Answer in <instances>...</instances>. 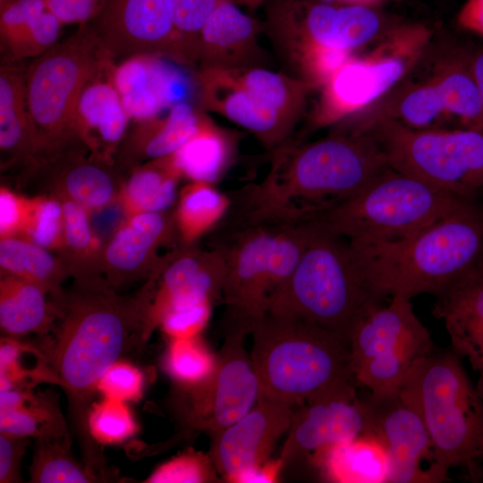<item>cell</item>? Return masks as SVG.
<instances>
[{
	"label": "cell",
	"instance_id": "obj_1",
	"mask_svg": "<svg viewBox=\"0 0 483 483\" xmlns=\"http://www.w3.org/2000/svg\"><path fill=\"white\" fill-rule=\"evenodd\" d=\"M152 295L149 280L136 292L121 295L100 275L74 279L54 301L59 325L48 360L55 384L66 394L70 429L88 468L106 460L88 428L97 383L114 362L140 351L151 336Z\"/></svg>",
	"mask_w": 483,
	"mask_h": 483
},
{
	"label": "cell",
	"instance_id": "obj_2",
	"mask_svg": "<svg viewBox=\"0 0 483 483\" xmlns=\"http://www.w3.org/2000/svg\"><path fill=\"white\" fill-rule=\"evenodd\" d=\"M267 175L234 192L225 219L298 225L352 197L388 167L365 131L337 132L305 145L283 143Z\"/></svg>",
	"mask_w": 483,
	"mask_h": 483
},
{
	"label": "cell",
	"instance_id": "obj_3",
	"mask_svg": "<svg viewBox=\"0 0 483 483\" xmlns=\"http://www.w3.org/2000/svg\"><path fill=\"white\" fill-rule=\"evenodd\" d=\"M306 227L300 259L269 311L299 318L350 341L361 320L389 296L348 239L316 220L306 222Z\"/></svg>",
	"mask_w": 483,
	"mask_h": 483
},
{
	"label": "cell",
	"instance_id": "obj_4",
	"mask_svg": "<svg viewBox=\"0 0 483 483\" xmlns=\"http://www.w3.org/2000/svg\"><path fill=\"white\" fill-rule=\"evenodd\" d=\"M210 248L223 257V337L245 338L267 314L293 272L307 234L306 223L233 224L221 221Z\"/></svg>",
	"mask_w": 483,
	"mask_h": 483
},
{
	"label": "cell",
	"instance_id": "obj_5",
	"mask_svg": "<svg viewBox=\"0 0 483 483\" xmlns=\"http://www.w3.org/2000/svg\"><path fill=\"white\" fill-rule=\"evenodd\" d=\"M419 412L432 445L428 471L433 483L448 482L449 470L481 482L483 396L451 348L420 360L401 389Z\"/></svg>",
	"mask_w": 483,
	"mask_h": 483
},
{
	"label": "cell",
	"instance_id": "obj_6",
	"mask_svg": "<svg viewBox=\"0 0 483 483\" xmlns=\"http://www.w3.org/2000/svg\"><path fill=\"white\" fill-rule=\"evenodd\" d=\"M250 335L259 395L296 406L356 383L351 370L350 341L337 334L269 311Z\"/></svg>",
	"mask_w": 483,
	"mask_h": 483
},
{
	"label": "cell",
	"instance_id": "obj_7",
	"mask_svg": "<svg viewBox=\"0 0 483 483\" xmlns=\"http://www.w3.org/2000/svg\"><path fill=\"white\" fill-rule=\"evenodd\" d=\"M357 250L390 298L436 296L483 265V208L467 199L407 239Z\"/></svg>",
	"mask_w": 483,
	"mask_h": 483
},
{
	"label": "cell",
	"instance_id": "obj_8",
	"mask_svg": "<svg viewBox=\"0 0 483 483\" xmlns=\"http://www.w3.org/2000/svg\"><path fill=\"white\" fill-rule=\"evenodd\" d=\"M115 64L89 22L30 64L26 94L40 145L39 162L83 144L75 130L80 97Z\"/></svg>",
	"mask_w": 483,
	"mask_h": 483
},
{
	"label": "cell",
	"instance_id": "obj_9",
	"mask_svg": "<svg viewBox=\"0 0 483 483\" xmlns=\"http://www.w3.org/2000/svg\"><path fill=\"white\" fill-rule=\"evenodd\" d=\"M467 199L388 166L314 220L361 250L407 239Z\"/></svg>",
	"mask_w": 483,
	"mask_h": 483
},
{
	"label": "cell",
	"instance_id": "obj_10",
	"mask_svg": "<svg viewBox=\"0 0 483 483\" xmlns=\"http://www.w3.org/2000/svg\"><path fill=\"white\" fill-rule=\"evenodd\" d=\"M388 166L440 191L472 199L483 189V130H417L390 119L366 122Z\"/></svg>",
	"mask_w": 483,
	"mask_h": 483
},
{
	"label": "cell",
	"instance_id": "obj_11",
	"mask_svg": "<svg viewBox=\"0 0 483 483\" xmlns=\"http://www.w3.org/2000/svg\"><path fill=\"white\" fill-rule=\"evenodd\" d=\"M436 350L411 300L391 297L369 314L350 337L351 370L371 394L401 390L418 363Z\"/></svg>",
	"mask_w": 483,
	"mask_h": 483
},
{
	"label": "cell",
	"instance_id": "obj_12",
	"mask_svg": "<svg viewBox=\"0 0 483 483\" xmlns=\"http://www.w3.org/2000/svg\"><path fill=\"white\" fill-rule=\"evenodd\" d=\"M243 341L225 337L210 378L192 388H175V410L185 429L211 435L233 424L256 404L259 386Z\"/></svg>",
	"mask_w": 483,
	"mask_h": 483
},
{
	"label": "cell",
	"instance_id": "obj_13",
	"mask_svg": "<svg viewBox=\"0 0 483 483\" xmlns=\"http://www.w3.org/2000/svg\"><path fill=\"white\" fill-rule=\"evenodd\" d=\"M443 115L457 117L466 128L483 130V105L470 56L455 60L428 82L406 89L367 122L390 119L422 130Z\"/></svg>",
	"mask_w": 483,
	"mask_h": 483
},
{
	"label": "cell",
	"instance_id": "obj_14",
	"mask_svg": "<svg viewBox=\"0 0 483 483\" xmlns=\"http://www.w3.org/2000/svg\"><path fill=\"white\" fill-rule=\"evenodd\" d=\"M89 23L115 64L138 55L182 63L166 0H106Z\"/></svg>",
	"mask_w": 483,
	"mask_h": 483
},
{
	"label": "cell",
	"instance_id": "obj_15",
	"mask_svg": "<svg viewBox=\"0 0 483 483\" xmlns=\"http://www.w3.org/2000/svg\"><path fill=\"white\" fill-rule=\"evenodd\" d=\"M358 386L343 385L294 406L279 456L284 465L368 432V408Z\"/></svg>",
	"mask_w": 483,
	"mask_h": 483
},
{
	"label": "cell",
	"instance_id": "obj_16",
	"mask_svg": "<svg viewBox=\"0 0 483 483\" xmlns=\"http://www.w3.org/2000/svg\"><path fill=\"white\" fill-rule=\"evenodd\" d=\"M368 432L384 445L389 461L388 483H433L424 460L432 461V445L426 425L402 390L369 393L365 398Z\"/></svg>",
	"mask_w": 483,
	"mask_h": 483
},
{
	"label": "cell",
	"instance_id": "obj_17",
	"mask_svg": "<svg viewBox=\"0 0 483 483\" xmlns=\"http://www.w3.org/2000/svg\"><path fill=\"white\" fill-rule=\"evenodd\" d=\"M274 22L289 38H304L303 52L326 48L350 53L373 39L380 28L378 16L368 7L307 5L301 0H277Z\"/></svg>",
	"mask_w": 483,
	"mask_h": 483
},
{
	"label": "cell",
	"instance_id": "obj_18",
	"mask_svg": "<svg viewBox=\"0 0 483 483\" xmlns=\"http://www.w3.org/2000/svg\"><path fill=\"white\" fill-rule=\"evenodd\" d=\"M294 406L258 395L256 404L229 427L209 435V455L229 482L267 462L278 439L287 433Z\"/></svg>",
	"mask_w": 483,
	"mask_h": 483
},
{
	"label": "cell",
	"instance_id": "obj_19",
	"mask_svg": "<svg viewBox=\"0 0 483 483\" xmlns=\"http://www.w3.org/2000/svg\"><path fill=\"white\" fill-rule=\"evenodd\" d=\"M225 265L221 252L202 249L196 243H178L161 258L154 274L153 296L148 314V331L158 327L163 315L180 302L208 300L222 303Z\"/></svg>",
	"mask_w": 483,
	"mask_h": 483
},
{
	"label": "cell",
	"instance_id": "obj_20",
	"mask_svg": "<svg viewBox=\"0 0 483 483\" xmlns=\"http://www.w3.org/2000/svg\"><path fill=\"white\" fill-rule=\"evenodd\" d=\"M179 242L173 212H149L124 217L104 245L100 272L116 289L148 280L157 268L158 249Z\"/></svg>",
	"mask_w": 483,
	"mask_h": 483
},
{
	"label": "cell",
	"instance_id": "obj_21",
	"mask_svg": "<svg viewBox=\"0 0 483 483\" xmlns=\"http://www.w3.org/2000/svg\"><path fill=\"white\" fill-rule=\"evenodd\" d=\"M403 54L369 59L350 57L324 82L314 125L330 124L383 97L409 67L410 59Z\"/></svg>",
	"mask_w": 483,
	"mask_h": 483
},
{
	"label": "cell",
	"instance_id": "obj_22",
	"mask_svg": "<svg viewBox=\"0 0 483 483\" xmlns=\"http://www.w3.org/2000/svg\"><path fill=\"white\" fill-rule=\"evenodd\" d=\"M164 58L138 55L114 66L111 79L130 119H153L164 109L186 102L190 80Z\"/></svg>",
	"mask_w": 483,
	"mask_h": 483
},
{
	"label": "cell",
	"instance_id": "obj_23",
	"mask_svg": "<svg viewBox=\"0 0 483 483\" xmlns=\"http://www.w3.org/2000/svg\"><path fill=\"white\" fill-rule=\"evenodd\" d=\"M87 153L83 144L72 147L42 161L29 176L46 177L48 195L72 200L90 213L103 209L117 200L124 180L114 164Z\"/></svg>",
	"mask_w": 483,
	"mask_h": 483
},
{
	"label": "cell",
	"instance_id": "obj_24",
	"mask_svg": "<svg viewBox=\"0 0 483 483\" xmlns=\"http://www.w3.org/2000/svg\"><path fill=\"white\" fill-rule=\"evenodd\" d=\"M435 297L433 315L444 322L451 349L478 374L476 386L483 396V265Z\"/></svg>",
	"mask_w": 483,
	"mask_h": 483
},
{
	"label": "cell",
	"instance_id": "obj_25",
	"mask_svg": "<svg viewBox=\"0 0 483 483\" xmlns=\"http://www.w3.org/2000/svg\"><path fill=\"white\" fill-rule=\"evenodd\" d=\"M200 77L205 103L255 134L269 148L286 141L294 124L244 88L233 71L207 68Z\"/></svg>",
	"mask_w": 483,
	"mask_h": 483
},
{
	"label": "cell",
	"instance_id": "obj_26",
	"mask_svg": "<svg viewBox=\"0 0 483 483\" xmlns=\"http://www.w3.org/2000/svg\"><path fill=\"white\" fill-rule=\"evenodd\" d=\"M25 72L16 63L0 69L1 169L22 168L30 174L38 164L40 145L26 94Z\"/></svg>",
	"mask_w": 483,
	"mask_h": 483
},
{
	"label": "cell",
	"instance_id": "obj_27",
	"mask_svg": "<svg viewBox=\"0 0 483 483\" xmlns=\"http://www.w3.org/2000/svg\"><path fill=\"white\" fill-rule=\"evenodd\" d=\"M112 70L82 92L76 108L75 130L91 156L114 164L130 117L112 81Z\"/></svg>",
	"mask_w": 483,
	"mask_h": 483
},
{
	"label": "cell",
	"instance_id": "obj_28",
	"mask_svg": "<svg viewBox=\"0 0 483 483\" xmlns=\"http://www.w3.org/2000/svg\"><path fill=\"white\" fill-rule=\"evenodd\" d=\"M205 120L188 102H180L164 118L138 122L118 147L114 165L121 173H130L147 161L170 156L199 131Z\"/></svg>",
	"mask_w": 483,
	"mask_h": 483
},
{
	"label": "cell",
	"instance_id": "obj_29",
	"mask_svg": "<svg viewBox=\"0 0 483 483\" xmlns=\"http://www.w3.org/2000/svg\"><path fill=\"white\" fill-rule=\"evenodd\" d=\"M320 478L334 483H388L389 461L382 442L366 432L322 448L311 456Z\"/></svg>",
	"mask_w": 483,
	"mask_h": 483
},
{
	"label": "cell",
	"instance_id": "obj_30",
	"mask_svg": "<svg viewBox=\"0 0 483 483\" xmlns=\"http://www.w3.org/2000/svg\"><path fill=\"white\" fill-rule=\"evenodd\" d=\"M48 292L38 284L1 273L0 326L11 338L30 334L44 335L57 319V309Z\"/></svg>",
	"mask_w": 483,
	"mask_h": 483
},
{
	"label": "cell",
	"instance_id": "obj_31",
	"mask_svg": "<svg viewBox=\"0 0 483 483\" xmlns=\"http://www.w3.org/2000/svg\"><path fill=\"white\" fill-rule=\"evenodd\" d=\"M129 174L116 200L124 217L166 211L175 204L182 175L172 155L147 161Z\"/></svg>",
	"mask_w": 483,
	"mask_h": 483
},
{
	"label": "cell",
	"instance_id": "obj_32",
	"mask_svg": "<svg viewBox=\"0 0 483 483\" xmlns=\"http://www.w3.org/2000/svg\"><path fill=\"white\" fill-rule=\"evenodd\" d=\"M258 27L257 21L233 1L218 0L200 32L199 61L203 69L216 68L219 61H224V65L233 54L250 47Z\"/></svg>",
	"mask_w": 483,
	"mask_h": 483
},
{
	"label": "cell",
	"instance_id": "obj_33",
	"mask_svg": "<svg viewBox=\"0 0 483 483\" xmlns=\"http://www.w3.org/2000/svg\"><path fill=\"white\" fill-rule=\"evenodd\" d=\"M231 204V197L216 185L190 181L179 191L173 211L180 243H196L213 231L228 213Z\"/></svg>",
	"mask_w": 483,
	"mask_h": 483
},
{
	"label": "cell",
	"instance_id": "obj_34",
	"mask_svg": "<svg viewBox=\"0 0 483 483\" xmlns=\"http://www.w3.org/2000/svg\"><path fill=\"white\" fill-rule=\"evenodd\" d=\"M234 147L227 133L206 119L199 131L172 157L182 178L216 185L233 157Z\"/></svg>",
	"mask_w": 483,
	"mask_h": 483
},
{
	"label": "cell",
	"instance_id": "obj_35",
	"mask_svg": "<svg viewBox=\"0 0 483 483\" xmlns=\"http://www.w3.org/2000/svg\"><path fill=\"white\" fill-rule=\"evenodd\" d=\"M0 433L19 437L72 440V432L53 391L28 390L14 405L0 409Z\"/></svg>",
	"mask_w": 483,
	"mask_h": 483
},
{
	"label": "cell",
	"instance_id": "obj_36",
	"mask_svg": "<svg viewBox=\"0 0 483 483\" xmlns=\"http://www.w3.org/2000/svg\"><path fill=\"white\" fill-rule=\"evenodd\" d=\"M50 251L22 237L0 239L1 273L35 283L56 301L64 291L62 284L69 274L59 257Z\"/></svg>",
	"mask_w": 483,
	"mask_h": 483
},
{
	"label": "cell",
	"instance_id": "obj_37",
	"mask_svg": "<svg viewBox=\"0 0 483 483\" xmlns=\"http://www.w3.org/2000/svg\"><path fill=\"white\" fill-rule=\"evenodd\" d=\"M59 199L64 215V248L59 258L74 279L100 275L104 244L91 225L90 212L72 200Z\"/></svg>",
	"mask_w": 483,
	"mask_h": 483
},
{
	"label": "cell",
	"instance_id": "obj_38",
	"mask_svg": "<svg viewBox=\"0 0 483 483\" xmlns=\"http://www.w3.org/2000/svg\"><path fill=\"white\" fill-rule=\"evenodd\" d=\"M217 354L201 335L168 339L163 369L175 388L189 389L207 381L216 370Z\"/></svg>",
	"mask_w": 483,
	"mask_h": 483
},
{
	"label": "cell",
	"instance_id": "obj_39",
	"mask_svg": "<svg viewBox=\"0 0 483 483\" xmlns=\"http://www.w3.org/2000/svg\"><path fill=\"white\" fill-rule=\"evenodd\" d=\"M30 470L32 483H96L105 480L73 458L72 440L38 437Z\"/></svg>",
	"mask_w": 483,
	"mask_h": 483
},
{
	"label": "cell",
	"instance_id": "obj_40",
	"mask_svg": "<svg viewBox=\"0 0 483 483\" xmlns=\"http://www.w3.org/2000/svg\"><path fill=\"white\" fill-rule=\"evenodd\" d=\"M182 64L199 61L200 32L218 0H166Z\"/></svg>",
	"mask_w": 483,
	"mask_h": 483
},
{
	"label": "cell",
	"instance_id": "obj_41",
	"mask_svg": "<svg viewBox=\"0 0 483 483\" xmlns=\"http://www.w3.org/2000/svg\"><path fill=\"white\" fill-rule=\"evenodd\" d=\"M20 237L49 250L61 251L64 239V215L62 201L52 195L30 198V208Z\"/></svg>",
	"mask_w": 483,
	"mask_h": 483
},
{
	"label": "cell",
	"instance_id": "obj_42",
	"mask_svg": "<svg viewBox=\"0 0 483 483\" xmlns=\"http://www.w3.org/2000/svg\"><path fill=\"white\" fill-rule=\"evenodd\" d=\"M88 428L92 439L99 445L122 444L138 431L128 403L105 397L92 403Z\"/></svg>",
	"mask_w": 483,
	"mask_h": 483
},
{
	"label": "cell",
	"instance_id": "obj_43",
	"mask_svg": "<svg viewBox=\"0 0 483 483\" xmlns=\"http://www.w3.org/2000/svg\"><path fill=\"white\" fill-rule=\"evenodd\" d=\"M62 26V22L52 13L46 10L1 49L2 56H4L2 62L18 63L39 56L58 41Z\"/></svg>",
	"mask_w": 483,
	"mask_h": 483
},
{
	"label": "cell",
	"instance_id": "obj_44",
	"mask_svg": "<svg viewBox=\"0 0 483 483\" xmlns=\"http://www.w3.org/2000/svg\"><path fill=\"white\" fill-rule=\"evenodd\" d=\"M217 470L209 453L189 449L161 463L144 483L218 482Z\"/></svg>",
	"mask_w": 483,
	"mask_h": 483
},
{
	"label": "cell",
	"instance_id": "obj_45",
	"mask_svg": "<svg viewBox=\"0 0 483 483\" xmlns=\"http://www.w3.org/2000/svg\"><path fill=\"white\" fill-rule=\"evenodd\" d=\"M214 306L208 300L174 305L162 317L158 328L167 339L201 335L210 320Z\"/></svg>",
	"mask_w": 483,
	"mask_h": 483
},
{
	"label": "cell",
	"instance_id": "obj_46",
	"mask_svg": "<svg viewBox=\"0 0 483 483\" xmlns=\"http://www.w3.org/2000/svg\"><path fill=\"white\" fill-rule=\"evenodd\" d=\"M142 371L124 359L114 362L99 379L97 391L102 397L120 402H137L143 394Z\"/></svg>",
	"mask_w": 483,
	"mask_h": 483
},
{
	"label": "cell",
	"instance_id": "obj_47",
	"mask_svg": "<svg viewBox=\"0 0 483 483\" xmlns=\"http://www.w3.org/2000/svg\"><path fill=\"white\" fill-rule=\"evenodd\" d=\"M47 10L46 0L0 3V43L5 47L32 20Z\"/></svg>",
	"mask_w": 483,
	"mask_h": 483
},
{
	"label": "cell",
	"instance_id": "obj_48",
	"mask_svg": "<svg viewBox=\"0 0 483 483\" xmlns=\"http://www.w3.org/2000/svg\"><path fill=\"white\" fill-rule=\"evenodd\" d=\"M30 208V198L20 195L4 185L0 187V239L20 237Z\"/></svg>",
	"mask_w": 483,
	"mask_h": 483
},
{
	"label": "cell",
	"instance_id": "obj_49",
	"mask_svg": "<svg viewBox=\"0 0 483 483\" xmlns=\"http://www.w3.org/2000/svg\"><path fill=\"white\" fill-rule=\"evenodd\" d=\"M106 0H46L47 10L62 24L91 21L101 11Z\"/></svg>",
	"mask_w": 483,
	"mask_h": 483
},
{
	"label": "cell",
	"instance_id": "obj_50",
	"mask_svg": "<svg viewBox=\"0 0 483 483\" xmlns=\"http://www.w3.org/2000/svg\"><path fill=\"white\" fill-rule=\"evenodd\" d=\"M28 437L0 433V482H21V461L25 453Z\"/></svg>",
	"mask_w": 483,
	"mask_h": 483
},
{
	"label": "cell",
	"instance_id": "obj_51",
	"mask_svg": "<svg viewBox=\"0 0 483 483\" xmlns=\"http://www.w3.org/2000/svg\"><path fill=\"white\" fill-rule=\"evenodd\" d=\"M284 466V463L280 458L277 460H268L246 473L240 479V482H275Z\"/></svg>",
	"mask_w": 483,
	"mask_h": 483
},
{
	"label": "cell",
	"instance_id": "obj_52",
	"mask_svg": "<svg viewBox=\"0 0 483 483\" xmlns=\"http://www.w3.org/2000/svg\"><path fill=\"white\" fill-rule=\"evenodd\" d=\"M461 21L463 26L483 36V0H470Z\"/></svg>",
	"mask_w": 483,
	"mask_h": 483
},
{
	"label": "cell",
	"instance_id": "obj_53",
	"mask_svg": "<svg viewBox=\"0 0 483 483\" xmlns=\"http://www.w3.org/2000/svg\"><path fill=\"white\" fill-rule=\"evenodd\" d=\"M471 72L478 84L483 105V49L470 55Z\"/></svg>",
	"mask_w": 483,
	"mask_h": 483
},
{
	"label": "cell",
	"instance_id": "obj_54",
	"mask_svg": "<svg viewBox=\"0 0 483 483\" xmlns=\"http://www.w3.org/2000/svg\"><path fill=\"white\" fill-rule=\"evenodd\" d=\"M232 1L248 5L252 8L256 7L258 4H259L262 2V0H232Z\"/></svg>",
	"mask_w": 483,
	"mask_h": 483
},
{
	"label": "cell",
	"instance_id": "obj_55",
	"mask_svg": "<svg viewBox=\"0 0 483 483\" xmlns=\"http://www.w3.org/2000/svg\"><path fill=\"white\" fill-rule=\"evenodd\" d=\"M480 470H481V481H483V460L481 462Z\"/></svg>",
	"mask_w": 483,
	"mask_h": 483
},
{
	"label": "cell",
	"instance_id": "obj_56",
	"mask_svg": "<svg viewBox=\"0 0 483 483\" xmlns=\"http://www.w3.org/2000/svg\"><path fill=\"white\" fill-rule=\"evenodd\" d=\"M338 1H360V0H338Z\"/></svg>",
	"mask_w": 483,
	"mask_h": 483
},
{
	"label": "cell",
	"instance_id": "obj_57",
	"mask_svg": "<svg viewBox=\"0 0 483 483\" xmlns=\"http://www.w3.org/2000/svg\"><path fill=\"white\" fill-rule=\"evenodd\" d=\"M232 1V0H231Z\"/></svg>",
	"mask_w": 483,
	"mask_h": 483
}]
</instances>
